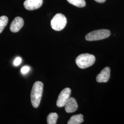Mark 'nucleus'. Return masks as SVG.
Returning <instances> with one entry per match:
<instances>
[{"label": "nucleus", "mask_w": 124, "mask_h": 124, "mask_svg": "<svg viewBox=\"0 0 124 124\" xmlns=\"http://www.w3.org/2000/svg\"><path fill=\"white\" fill-rule=\"evenodd\" d=\"M43 90V83L40 81H36L33 85L31 93V104L35 108H37L40 105Z\"/></svg>", "instance_id": "f257e3e1"}, {"label": "nucleus", "mask_w": 124, "mask_h": 124, "mask_svg": "<svg viewBox=\"0 0 124 124\" xmlns=\"http://www.w3.org/2000/svg\"><path fill=\"white\" fill-rule=\"evenodd\" d=\"M96 61L95 57L89 53H84L79 55L75 60L77 65L80 69H84L94 64Z\"/></svg>", "instance_id": "f03ea898"}, {"label": "nucleus", "mask_w": 124, "mask_h": 124, "mask_svg": "<svg viewBox=\"0 0 124 124\" xmlns=\"http://www.w3.org/2000/svg\"><path fill=\"white\" fill-rule=\"evenodd\" d=\"M110 31L108 30L102 29L92 31L87 34L85 38L88 41H95L107 38L110 36Z\"/></svg>", "instance_id": "7ed1b4c3"}, {"label": "nucleus", "mask_w": 124, "mask_h": 124, "mask_svg": "<svg viewBox=\"0 0 124 124\" xmlns=\"http://www.w3.org/2000/svg\"><path fill=\"white\" fill-rule=\"evenodd\" d=\"M67 18L66 17L61 13H58L53 17L51 22V25L52 29L56 31H61L66 25Z\"/></svg>", "instance_id": "20e7f679"}, {"label": "nucleus", "mask_w": 124, "mask_h": 124, "mask_svg": "<svg viewBox=\"0 0 124 124\" xmlns=\"http://www.w3.org/2000/svg\"><path fill=\"white\" fill-rule=\"evenodd\" d=\"M71 89L70 88L63 89L59 94L56 102L57 106L59 108L64 106L71 95Z\"/></svg>", "instance_id": "39448f33"}, {"label": "nucleus", "mask_w": 124, "mask_h": 124, "mask_svg": "<svg viewBox=\"0 0 124 124\" xmlns=\"http://www.w3.org/2000/svg\"><path fill=\"white\" fill-rule=\"evenodd\" d=\"M110 77V69L108 67L104 68L96 77V80L99 83H106L109 80Z\"/></svg>", "instance_id": "423d86ee"}, {"label": "nucleus", "mask_w": 124, "mask_h": 124, "mask_svg": "<svg viewBox=\"0 0 124 124\" xmlns=\"http://www.w3.org/2000/svg\"><path fill=\"white\" fill-rule=\"evenodd\" d=\"M42 3L43 0H26L23 6L27 10L32 11L39 8Z\"/></svg>", "instance_id": "0eeeda50"}, {"label": "nucleus", "mask_w": 124, "mask_h": 124, "mask_svg": "<svg viewBox=\"0 0 124 124\" xmlns=\"http://www.w3.org/2000/svg\"><path fill=\"white\" fill-rule=\"evenodd\" d=\"M24 24V21L23 18L17 17L14 19L11 23L10 29L13 33H16L20 31Z\"/></svg>", "instance_id": "6e6552de"}, {"label": "nucleus", "mask_w": 124, "mask_h": 124, "mask_svg": "<svg viewBox=\"0 0 124 124\" xmlns=\"http://www.w3.org/2000/svg\"><path fill=\"white\" fill-rule=\"evenodd\" d=\"M65 110L67 113H71L77 110L78 106L75 98L70 97L65 105Z\"/></svg>", "instance_id": "1a4fd4ad"}, {"label": "nucleus", "mask_w": 124, "mask_h": 124, "mask_svg": "<svg viewBox=\"0 0 124 124\" xmlns=\"http://www.w3.org/2000/svg\"><path fill=\"white\" fill-rule=\"evenodd\" d=\"M83 121V115L82 114H79L72 116L67 123L68 124H81Z\"/></svg>", "instance_id": "9d476101"}, {"label": "nucleus", "mask_w": 124, "mask_h": 124, "mask_svg": "<svg viewBox=\"0 0 124 124\" xmlns=\"http://www.w3.org/2000/svg\"><path fill=\"white\" fill-rule=\"evenodd\" d=\"M58 118V114L56 113H51L47 117V123L48 124H56Z\"/></svg>", "instance_id": "9b49d317"}, {"label": "nucleus", "mask_w": 124, "mask_h": 124, "mask_svg": "<svg viewBox=\"0 0 124 124\" xmlns=\"http://www.w3.org/2000/svg\"><path fill=\"white\" fill-rule=\"evenodd\" d=\"M70 3L78 8H83L85 6V0H67Z\"/></svg>", "instance_id": "f8f14e48"}, {"label": "nucleus", "mask_w": 124, "mask_h": 124, "mask_svg": "<svg viewBox=\"0 0 124 124\" xmlns=\"http://www.w3.org/2000/svg\"><path fill=\"white\" fill-rule=\"evenodd\" d=\"M8 22V18L6 16L0 17V34L3 31Z\"/></svg>", "instance_id": "ddd939ff"}, {"label": "nucleus", "mask_w": 124, "mask_h": 124, "mask_svg": "<svg viewBox=\"0 0 124 124\" xmlns=\"http://www.w3.org/2000/svg\"><path fill=\"white\" fill-rule=\"evenodd\" d=\"M21 61H22L21 58H20V57H17V58H16V59L14 60V61L13 62V64L15 66H17L21 63Z\"/></svg>", "instance_id": "4468645a"}, {"label": "nucleus", "mask_w": 124, "mask_h": 124, "mask_svg": "<svg viewBox=\"0 0 124 124\" xmlns=\"http://www.w3.org/2000/svg\"><path fill=\"white\" fill-rule=\"evenodd\" d=\"M30 70V68L28 66H24L21 69V72L23 74H26Z\"/></svg>", "instance_id": "2eb2a0df"}, {"label": "nucleus", "mask_w": 124, "mask_h": 124, "mask_svg": "<svg viewBox=\"0 0 124 124\" xmlns=\"http://www.w3.org/2000/svg\"><path fill=\"white\" fill-rule=\"evenodd\" d=\"M95 0L98 3H103L106 1V0Z\"/></svg>", "instance_id": "dca6fc26"}]
</instances>
